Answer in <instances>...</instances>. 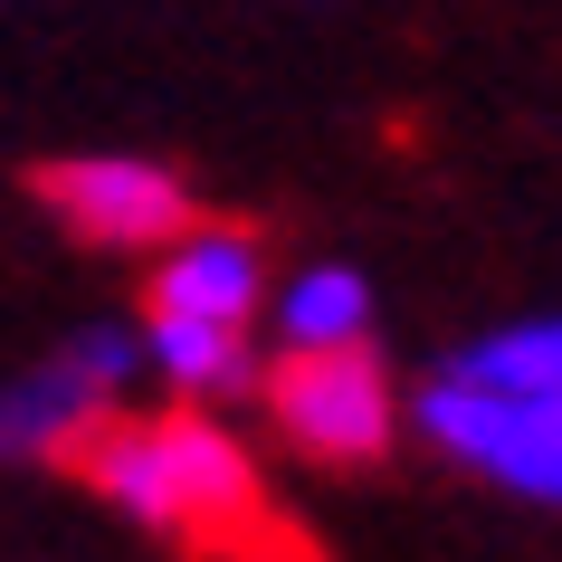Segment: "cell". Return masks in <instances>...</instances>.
Returning <instances> with one entry per match:
<instances>
[{
    "mask_svg": "<svg viewBox=\"0 0 562 562\" xmlns=\"http://www.w3.org/2000/svg\"><path fill=\"white\" fill-rule=\"evenodd\" d=\"M38 201L58 220L67 238H87V248H172L191 229V191L181 172H162L153 153H77V162H48L38 172Z\"/></svg>",
    "mask_w": 562,
    "mask_h": 562,
    "instance_id": "obj_5",
    "label": "cell"
},
{
    "mask_svg": "<svg viewBox=\"0 0 562 562\" xmlns=\"http://www.w3.org/2000/svg\"><path fill=\"white\" fill-rule=\"evenodd\" d=\"M411 429L448 468H468L486 486H505V496H533L562 515V391L486 382L468 362H439L411 391Z\"/></svg>",
    "mask_w": 562,
    "mask_h": 562,
    "instance_id": "obj_2",
    "label": "cell"
},
{
    "mask_svg": "<svg viewBox=\"0 0 562 562\" xmlns=\"http://www.w3.org/2000/svg\"><path fill=\"white\" fill-rule=\"evenodd\" d=\"M153 372L144 325H95L67 353H48L38 372L0 391V468H30V458H77V448L124 411V391Z\"/></svg>",
    "mask_w": 562,
    "mask_h": 562,
    "instance_id": "obj_3",
    "label": "cell"
},
{
    "mask_svg": "<svg viewBox=\"0 0 562 562\" xmlns=\"http://www.w3.org/2000/svg\"><path fill=\"white\" fill-rule=\"evenodd\" d=\"M267 248L238 220H191L172 248H153L144 315H201V325H267Z\"/></svg>",
    "mask_w": 562,
    "mask_h": 562,
    "instance_id": "obj_6",
    "label": "cell"
},
{
    "mask_svg": "<svg viewBox=\"0 0 562 562\" xmlns=\"http://www.w3.org/2000/svg\"><path fill=\"white\" fill-rule=\"evenodd\" d=\"M458 362H468V372H486V382L562 391V315H515V325H486Z\"/></svg>",
    "mask_w": 562,
    "mask_h": 562,
    "instance_id": "obj_9",
    "label": "cell"
},
{
    "mask_svg": "<svg viewBox=\"0 0 562 562\" xmlns=\"http://www.w3.org/2000/svg\"><path fill=\"white\" fill-rule=\"evenodd\" d=\"M153 382L181 401H248L258 372V325H201V315H144Z\"/></svg>",
    "mask_w": 562,
    "mask_h": 562,
    "instance_id": "obj_7",
    "label": "cell"
},
{
    "mask_svg": "<svg viewBox=\"0 0 562 562\" xmlns=\"http://www.w3.org/2000/svg\"><path fill=\"white\" fill-rule=\"evenodd\" d=\"M267 344L277 353H334V344H372V286L362 267H296L267 296Z\"/></svg>",
    "mask_w": 562,
    "mask_h": 562,
    "instance_id": "obj_8",
    "label": "cell"
},
{
    "mask_svg": "<svg viewBox=\"0 0 562 562\" xmlns=\"http://www.w3.org/2000/svg\"><path fill=\"white\" fill-rule=\"evenodd\" d=\"M77 476H87L115 515H134V525H153V533H210V543H238V533L267 525L258 458H248L201 401H191V411H162V419L115 411L87 448H77Z\"/></svg>",
    "mask_w": 562,
    "mask_h": 562,
    "instance_id": "obj_1",
    "label": "cell"
},
{
    "mask_svg": "<svg viewBox=\"0 0 562 562\" xmlns=\"http://www.w3.org/2000/svg\"><path fill=\"white\" fill-rule=\"evenodd\" d=\"M267 419H277V439L315 458V468H362V458H382L391 429L411 419V401L391 391L382 353L372 344H334V353H277L258 382Z\"/></svg>",
    "mask_w": 562,
    "mask_h": 562,
    "instance_id": "obj_4",
    "label": "cell"
}]
</instances>
